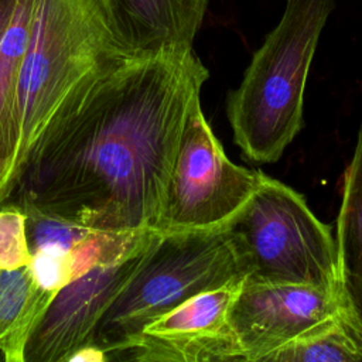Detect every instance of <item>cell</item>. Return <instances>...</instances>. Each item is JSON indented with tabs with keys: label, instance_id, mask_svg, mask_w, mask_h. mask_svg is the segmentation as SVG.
<instances>
[{
	"label": "cell",
	"instance_id": "cell-21",
	"mask_svg": "<svg viewBox=\"0 0 362 362\" xmlns=\"http://www.w3.org/2000/svg\"><path fill=\"white\" fill-rule=\"evenodd\" d=\"M4 174H6V163L0 158V191H1V184H3V180H4ZM0 205H1V201H0Z\"/></svg>",
	"mask_w": 362,
	"mask_h": 362
},
{
	"label": "cell",
	"instance_id": "cell-18",
	"mask_svg": "<svg viewBox=\"0 0 362 362\" xmlns=\"http://www.w3.org/2000/svg\"><path fill=\"white\" fill-rule=\"evenodd\" d=\"M64 362H109V359L103 348L95 344H83L74 349Z\"/></svg>",
	"mask_w": 362,
	"mask_h": 362
},
{
	"label": "cell",
	"instance_id": "cell-20",
	"mask_svg": "<svg viewBox=\"0 0 362 362\" xmlns=\"http://www.w3.org/2000/svg\"><path fill=\"white\" fill-rule=\"evenodd\" d=\"M14 6H16V0H0V45H1V40L6 33V28L11 20Z\"/></svg>",
	"mask_w": 362,
	"mask_h": 362
},
{
	"label": "cell",
	"instance_id": "cell-7",
	"mask_svg": "<svg viewBox=\"0 0 362 362\" xmlns=\"http://www.w3.org/2000/svg\"><path fill=\"white\" fill-rule=\"evenodd\" d=\"M342 310L338 291L243 280L229 322L242 359H252L327 328Z\"/></svg>",
	"mask_w": 362,
	"mask_h": 362
},
{
	"label": "cell",
	"instance_id": "cell-22",
	"mask_svg": "<svg viewBox=\"0 0 362 362\" xmlns=\"http://www.w3.org/2000/svg\"><path fill=\"white\" fill-rule=\"evenodd\" d=\"M61 362H64V361H61Z\"/></svg>",
	"mask_w": 362,
	"mask_h": 362
},
{
	"label": "cell",
	"instance_id": "cell-13",
	"mask_svg": "<svg viewBox=\"0 0 362 362\" xmlns=\"http://www.w3.org/2000/svg\"><path fill=\"white\" fill-rule=\"evenodd\" d=\"M34 1L16 0L0 45V158L6 163V170L17 144L16 99L21 65L30 41Z\"/></svg>",
	"mask_w": 362,
	"mask_h": 362
},
{
	"label": "cell",
	"instance_id": "cell-14",
	"mask_svg": "<svg viewBox=\"0 0 362 362\" xmlns=\"http://www.w3.org/2000/svg\"><path fill=\"white\" fill-rule=\"evenodd\" d=\"M239 362H362V325L342 310L327 328Z\"/></svg>",
	"mask_w": 362,
	"mask_h": 362
},
{
	"label": "cell",
	"instance_id": "cell-8",
	"mask_svg": "<svg viewBox=\"0 0 362 362\" xmlns=\"http://www.w3.org/2000/svg\"><path fill=\"white\" fill-rule=\"evenodd\" d=\"M151 240L124 257L103 262L71 280L33 331L25 346V362H61L86 344L103 314L137 272Z\"/></svg>",
	"mask_w": 362,
	"mask_h": 362
},
{
	"label": "cell",
	"instance_id": "cell-4",
	"mask_svg": "<svg viewBox=\"0 0 362 362\" xmlns=\"http://www.w3.org/2000/svg\"><path fill=\"white\" fill-rule=\"evenodd\" d=\"M245 272L223 226L158 233L132 280L98 322L86 344L120 346L192 297L236 286Z\"/></svg>",
	"mask_w": 362,
	"mask_h": 362
},
{
	"label": "cell",
	"instance_id": "cell-5",
	"mask_svg": "<svg viewBox=\"0 0 362 362\" xmlns=\"http://www.w3.org/2000/svg\"><path fill=\"white\" fill-rule=\"evenodd\" d=\"M223 228L246 281L338 291L337 246L331 228L314 215L303 195L284 182L264 175Z\"/></svg>",
	"mask_w": 362,
	"mask_h": 362
},
{
	"label": "cell",
	"instance_id": "cell-11",
	"mask_svg": "<svg viewBox=\"0 0 362 362\" xmlns=\"http://www.w3.org/2000/svg\"><path fill=\"white\" fill-rule=\"evenodd\" d=\"M335 246L342 308L362 325V122L345 171Z\"/></svg>",
	"mask_w": 362,
	"mask_h": 362
},
{
	"label": "cell",
	"instance_id": "cell-10",
	"mask_svg": "<svg viewBox=\"0 0 362 362\" xmlns=\"http://www.w3.org/2000/svg\"><path fill=\"white\" fill-rule=\"evenodd\" d=\"M117 40L134 55L192 49L209 0H98Z\"/></svg>",
	"mask_w": 362,
	"mask_h": 362
},
{
	"label": "cell",
	"instance_id": "cell-12",
	"mask_svg": "<svg viewBox=\"0 0 362 362\" xmlns=\"http://www.w3.org/2000/svg\"><path fill=\"white\" fill-rule=\"evenodd\" d=\"M52 300L35 287L28 266L0 270L1 362H25L28 339Z\"/></svg>",
	"mask_w": 362,
	"mask_h": 362
},
{
	"label": "cell",
	"instance_id": "cell-6",
	"mask_svg": "<svg viewBox=\"0 0 362 362\" xmlns=\"http://www.w3.org/2000/svg\"><path fill=\"white\" fill-rule=\"evenodd\" d=\"M260 170L232 163L206 122L201 96L188 110L154 232L223 226L264 178Z\"/></svg>",
	"mask_w": 362,
	"mask_h": 362
},
{
	"label": "cell",
	"instance_id": "cell-2",
	"mask_svg": "<svg viewBox=\"0 0 362 362\" xmlns=\"http://www.w3.org/2000/svg\"><path fill=\"white\" fill-rule=\"evenodd\" d=\"M137 57L117 40L98 0L34 1L16 99L17 144L1 205L38 144L78 112L99 81Z\"/></svg>",
	"mask_w": 362,
	"mask_h": 362
},
{
	"label": "cell",
	"instance_id": "cell-16",
	"mask_svg": "<svg viewBox=\"0 0 362 362\" xmlns=\"http://www.w3.org/2000/svg\"><path fill=\"white\" fill-rule=\"evenodd\" d=\"M30 262L25 214L17 204L6 202L0 205V270H17Z\"/></svg>",
	"mask_w": 362,
	"mask_h": 362
},
{
	"label": "cell",
	"instance_id": "cell-17",
	"mask_svg": "<svg viewBox=\"0 0 362 362\" xmlns=\"http://www.w3.org/2000/svg\"><path fill=\"white\" fill-rule=\"evenodd\" d=\"M28 269L35 287L54 298L74 279L71 250L57 246L33 252Z\"/></svg>",
	"mask_w": 362,
	"mask_h": 362
},
{
	"label": "cell",
	"instance_id": "cell-1",
	"mask_svg": "<svg viewBox=\"0 0 362 362\" xmlns=\"http://www.w3.org/2000/svg\"><path fill=\"white\" fill-rule=\"evenodd\" d=\"M208 78L194 48L127 61L38 144L6 202L28 201L98 230H153Z\"/></svg>",
	"mask_w": 362,
	"mask_h": 362
},
{
	"label": "cell",
	"instance_id": "cell-19",
	"mask_svg": "<svg viewBox=\"0 0 362 362\" xmlns=\"http://www.w3.org/2000/svg\"><path fill=\"white\" fill-rule=\"evenodd\" d=\"M107 359L109 362H144L139 359L127 346H116L107 349Z\"/></svg>",
	"mask_w": 362,
	"mask_h": 362
},
{
	"label": "cell",
	"instance_id": "cell-3",
	"mask_svg": "<svg viewBox=\"0 0 362 362\" xmlns=\"http://www.w3.org/2000/svg\"><path fill=\"white\" fill-rule=\"evenodd\" d=\"M335 0H287L277 25L228 93L233 140L252 163L277 161L304 126V90Z\"/></svg>",
	"mask_w": 362,
	"mask_h": 362
},
{
	"label": "cell",
	"instance_id": "cell-15",
	"mask_svg": "<svg viewBox=\"0 0 362 362\" xmlns=\"http://www.w3.org/2000/svg\"><path fill=\"white\" fill-rule=\"evenodd\" d=\"M14 204H17L25 214V232L31 253L48 246L71 250L93 230H98L47 212L28 201H18Z\"/></svg>",
	"mask_w": 362,
	"mask_h": 362
},
{
	"label": "cell",
	"instance_id": "cell-9",
	"mask_svg": "<svg viewBox=\"0 0 362 362\" xmlns=\"http://www.w3.org/2000/svg\"><path fill=\"white\" fill-rule=\"evenodd\" d=\"M240 284L192 297L120 346L144 362H239L243 356L229 322V307Z\"/></svg>",
	"mask_w": 362,
	"mask_h": 362
},
{
	"label": "cell",
	"instance_id": "cell-23",
	"mask_svg": "<svg viewBox=\"0 0 362 362\" xmlns=\"http://www.w3.org/2000/svg\"><path fill=\"white\" fill-rule=\"evenodd\" d=\"M0 362H1V361H0Z\"/></svg>",
	"mask_w": 362,
	"mask_h": 362
}]
</instances>
